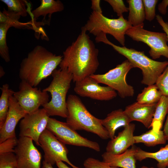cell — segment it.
<instances>
[{
	"label": "cell",
	"mask_w": 168,
	"mask_h": 168,
	"mask_svg": "<svg viewBox=\"0 0 168 168\" xmlns=\"http://www.w3.org/2000/svg\"><path fill=\"white\" fill-rule=\"evenodd\" d=\"M86 32L82 27L76 40L63 52L59 66L72 74L75 83L94 74L99 65V50Z\"/></svg>",
	"instance_id": "6da1fadb"
},
{
	"label": "cell",
	"mask_w": 168,
	"mask_h": 168,
	"mask_svg": "<svg viewBox=\"0 0 168 168\" xmlns=\"http://www.w3.org/2000/svg\"><path fill=\"white\" fill-rule=\"evenodd\" d=\"M63 56L57 55L38 45L28 54L20 63L19 76L34 87L50 75L59 66Z\"/></svg>",
	"instance_id": "7a4b0ae2"
},
{
	"label": "cell",
	"mask_w": 168,
	"mask_h": 168,
	"mask_svg": "<svg viewBox=\"0 0 168 168\" xmlns=\"http://www.w3.org/2000/svg\"><path fill=\"white\" fill-rule=\"evenodd\" d=\"M97 41L111 46L119 53L125 57L133 68L140 69L143 75L141 83L147 86L155 84L159 77L168 65V61H155L146 55L144 51H138L124 46L116 45L107 39L106 35L99 37Z\"/></svg>",
	"instance_id": "3957f363"
},
{
	"label": "cell",
	"mask_w": 168,
	"mask_h": 168,
	"mask_svg": "<svg viewBox=\"0 0 168 168\" xmlns=\"http://www.w3.org/2000/svg\"><path fill=\"white\" fill-rule=\"evenodd\" d=\"M68 115L66 123L75 130H83L98 135L103 139L110 138L108 132L102 124V119L92 115L80 98L70 94L66 101Z\"/></svg>",
	"instance_id": "277c9868"
},
{
	"label": "cell",
	"mask_w": 168,
	"mask_h": 168,
	"mask_svg": "<svg viewBox=\"0 0 168 168\" xmlns=\"http://www.w3.org/2000/svg\"><path fill=\"white\" fill-rule=\"evenodd\" d=\"M53 79L49 85L43 89L49 92L51 98L42 106L49 115L67 118L68 110L66 99L67 93L73 80L72 74L64 69H55L51 74Z\"/></svg>",
	"instance_id": "5b68a950"
},
{
	"label": "cell",
	"mask_w": 168,
	"mask_h": 168,
	"mask_svg": "<svg viewBox=\"0 0 168 168\" xmlns=\"http://www.w3.org/2000/svg\"><path fill=\"white\" fill-rule=\"evenodd\" d=\"M132 26L123 16L117 19H110L104 16L102 13L92 11L82 27L96 36L101 33L110 34L124 46L126 32Z\"/></svg>",
	"instance_id": "8992f818"
},
{
	"label": "cell",
	"mask_w": 168,
	"mask_h": 168,
	"mask_svg": "<svg viewBox=\"0 0 168 168\" xmlns=\"http://www.w3.org/2000/svg\"><path fill=\"white\" fill-rule=\"evenodd\" d=\"M133 67L127 59L114 68L103 74H93L90 76L99 83L109 86L115 91L122 98L133 96L134 93L133 88L126 81L128 72Z\"/></svg>",
	"instance_id": "52a82bcc"
},
{
	"label": "cell",
	"mask_w": 168,
	"mask_h": 168,
	"mask_svg": "<svg viewBox=\"0 0 168 168\" xmlns=\"http://www.w3.org/2000/svg\"><path fill=\"white\" fill-rule=\"evenodd\" d=\"M144 26H132L125 35L134 40L147 44L150 48L149 53L153 59L161 56L168 58V38L165 33L151 31L143 28Z\"/></svg>",
	"instance_id": "ba28073f"
},
{
	"label": "cell",
	"mask_w": 168,
	"mask_h": 168,
	"mask_svg": "<svg viewBox=\"0 0 168 168\" xmlns=\"http://www.w3.org/2000/svg\"><path fill=\"white\" fill-rule=\"evenodd\" d=\"M46 129L65 144L87 147L97 152L100 151V146L97 142L81 136L66 122L49 117Z\"/></svg>",
	"instance_id": "9c48e42d"
},
{
	"label": "cell",
	"mask_w": 168,
	"mask_h": 168,
	"mask_svg": "<svg viewBox=\"0 0 168 168\" xmlns=\"http://www.w3.org/2000/svg\"><path fill=\"white\" fill-rule=\"evenodd\" d=\"M13 96L27 114L35 111L49 101L48 92L33 87L24 81H21L19 90L14 91Z\"/></svg>",
	"instance_id": "30bf717a"
},
{
	"label": "cell",
	"mask_w": 168,
	"mask_h": 168,
	"mask_svg": "<svg viewBox=\"0 0 168 168\" xmlns=\"http://www.w3.org/2000/svg\"><path fill=\"white\" fill-rule=\"evenodd\" d=\"M39 142L44 152V161L46 162L53 166L58 162L64 161L72 168H81L69 161L67 157L68 150L65 144L47 129L40 136Z\"/></svg>",
	"instance_id": "8fae6325"
},
{
	"label": "cell",
	"mask_w": 168,
	"mask_h": 168,
	"mask_svg": "<svg viewBox=\"0 0 168 168\" xmlns=\"http://www.w3.org/2000/svg\"><path fill=\"white\" fill-rule=\"evenodd\" d=\"M49 116L43 108L27 114L20 121L19 137L31 138L36 145L40 146V136L46 128Z\"/></svg>",
	"instance_id": "7c38bea8"
},
{
	"label": "cell",
	"mask_w": 168,
	"mask_h": 168,
	"mask_svg": "<svg viewBox=\"0 0 168 168\" xmlns=\"http://www.w3.org/2000/svg\"><path fill=\"white\" fill-rule=\"evenodd\" d=\"M30 138L19 137L14 148L17 168H40L42 156Z\"/></svg>",
	"instance_id": "4fadbf2b"
},
{
	"label": "cell",
	"mask_w": 168,
	"mask_h": 168,
	"mask_svg": "<svg viewBox=\"0 0 168 168\" xmlns=\"http://www.w3.org/2000/svg\"><path fill=\"white\" fill-rule=\"evenodd\" d=\"M74 90L82 97L100 101L109 100L117 96L114 90L108 86L100 85L90 76L76 82Z\"/></svg>",
	"instance_id": "5bb4252c"
},
{
	"label": "cell",
	"mask_w": 168,
	"mask_h": 168,
	"mask_svg": "<svg viewBox=\"0 0 168 168\" xmlns=\"http://www.w3.org/2000/svg\"><path fill=\"white\" fill-rule=\"evenodd\" d=\"M26 114L13 95H11L9 98L7 117L3 125L0 128V143L9 138L16 137V125Z\"/></svg>",
	"instance_id": "9a60e30c"
},
{
	"label": "cell",
	"mask_w": 168,
	"mask_h": 168,
	"mask_svg": "<svg viewBox=\"0 0 168 168\" xmlns=\"http://www.w3.org/2000/svg\"><path fill=\"white\" fill-rule=\"evenodd\" d=\"M135 124L130 123L119 132L117 136L111 139L107 143L106 152L113 154H121L135 143L133 133Z\"/></svg>",
	"instance_id": "2e32d148"
},
{
	"label": "cell",
	"mask_w": 168,
	"mask_h": 168,
	"mask_svg": "<svg viewBox=\"0 0 168 168\" xmlns=\"http://www.w3.org/2000/svg\"><path fill=\"white\" fill-rule=\"evenodd\" d=\"M157 104H142L136 102L127 106L124 111L131 122H139L146 128H151Z\"/></svg>",
	"instance_id": "e0dca14e"
},
{
	"label": "cell",
	"mask_w": 168,
	"mask_h": 168,
	"mask_svg": "<svg viewBox=\"0 0 168 168\" xmlns=\"http://www.w3.org/2000/svg\"><path fill=\"white\" fill-rule=\"evenodd\" d=\"M132 147L120 154H113L105 152L102 155V161L110 166L136 168L135 155L138 147L134 145Z\"/></svg>",
	"instance_id": "ac0fdd59"
},
{
	"label": "cell",
	"mask_w": 168,
	"mask_h": 168,
	"mask_svg": "<svg viewBox=\"0 0 168 168\" xmlns=\"http://www.w3.org/2000/svg\"><path fill=\"white\" fill-rule=\"evenodd\" d=\"M130 122L124 110L122 109L113 111L101 120L102 125L108 132L111 139L115 137V131L119 128L122 127L124 128L128 125Z\"/></svg>",
	"instance_id": "d6986e66"
},
{
	"label": "cell",
	"mask_w": 168,
	"mask_h": 168,
	"mask_svg": "<svg viewBox=\"0 0 168 168\" xmlns=\"http://www.w3.org/2000/svg\"><path fill=\"white\" fill-rule=\"evenodd\" d=\"M135 157L136 160L140 161L147 158L154 159L158 162V168H166L168 166V144L154 152H146L138 147Z\"/></svg>",
	"instance_id": "ffe728a7"
},
{
	"label": "cell",
	"mask_w": 168,
	"mask_h": 168,
	"mask_svg": "<svg viewBox=\"0 0 168 168\" xmlns=\"http://www.w3.org/2000/svg\"><path fill=\"white\" fill-rule=\"evenodd\" d=\"M129 15L128 21L132 26H144L145 15L142 0H128Z\"/></svg>",
	"instance_id": "44dd1931"
},
{
	"label": "cell",
	"mask_w": 168,
	"mask_h": 168,
	"mask_svg": "<svg viewBox=\"0 0 168 168\" xmlns=\"http://www.w3.org/2000/svg\"><path fill=\"white\" fill-rule=\"evenodd\" d=\"M40 5L32 12L34 18H37L41 16H44L49 14L50 20L52 14L55 12H60L64 9L63 4L59 0H41Z\"/></svg>",
	"instance_id": "7402d4cb"
},
{
	"label": "cell",
	"mask_w": 168,
	"mask_h": 168,
	"mask_svg": "<svg viewBox=\"0 0 168 168\" xmlns=\"http://www.w3.org/2000/svg\"><path fill=\"white\" fill-rule=\"evenodd\" d=\"M135 143H142L146 146L154 147L166 143L167 140L163 130L156 131L151 129L138 136H134Z\"/></svg>",
	"instance_id": "603a6c76"
},
{
	"label": "cell",
	"mask_w": 168,
	"mask_h": 168,
	"mask_svg": "<svg viewBox=\"0 0 168 168\" xmlns=\"http://www.w3.org/2000/svg\"><path fill=\"white\" fill-rule=\"evenodd\" d=\"M168 114V96H162L157 103L151 127L159 131L161 129L164 121Z\"/></svg>",
	"instance_id": "cb8c5ba5"
},
{
	"label": "cell",
	"mask_w": 168,
	"mask_h": 168,
	"mask_svg": "<svg viewBox=\"0 0 168 168\" xmlns=\"http://www.w3.org/2000/svg\"><path fill=\"white\" fill-rule=\"evenodd\" d=\"M162 94L155 84L148 86L145 87L142 92L138 95L137 102L142 104L157 103L160 100Z\"/></svg>",
	"instance_id": "d4e9b609"
},
{
	"label": "cell",
	"mask_w": 168,
	"mask_h": 168,
	"mask_svg": "<svg viewBox=\"0 0 168 168\" xmlns=\"http://www.w3.org/2000/svg\"><path fill=\"white\" fill-rule=\"evenodd\" d=\"M2 93L0 98V128L4 124L8 113L10 96L13 95L14 91L9 88V85L6 83L0 88Z\"/></svg>",
	"instance_id": "484cf974"
},
{
	"label": "cell",
	"mask_w": 168,
	"mask_h": 168,
	"mask_svg": "<svg viewBox=\"0 0 168 168\" xmlns=\"http://www.w3.org/2000/svg\"><path fill=\"white\" fill-rule=\"evenodd\" d=\"M12 27L9 23L0 22V55L7 63L10 60L9 50L7 43L6 35L8 30Z\"/></svg>",
	"instance_id": "4316f807"
},
{
	"label": "cell",
	"mask_w": 168,
	"mask_h": 168,
	"mask_svg": "<svg viewBox=\"0 0 168 168\" xmlns=\"http://www.w3.org/2000/svg\"><path fill=\"white\" fill-rule=\"evenodd\" d=\"M7 5V11L20 17L27 15V2L25 0H1Z\"/></svg>",
	"instance_id": "83f0119b"
},
{
	"label": "cell",
	"mask_w": 168,
	"mask_h": 168,
	"mask_svg": "<svg viewBox=\"0 0 168 168\" xmlns=\"http://www.w3.org/2000/svg\"><path fill=\"white\" fill-rule=\"evenodd\" d=\"M20 17L5 8L2 12H0V22H6L10 23L12 26L17 28H21L25 27V24L21 23L19 21Z\"/></svg>",
	"instance_id": "f1b7e54d"
},
{
	"label": "cell",
	"mask_w": 168,
	"mask_h": 168,
	"mask_svg": "<svg viewBox=\"0 0 168 168\" xmlns=\"http://www.w3.org/2000/svg\"><path fill=\"white\" fill-rule=\"evenodd\" d=\"M155 84L162 96H168V65L159 77Z\"/></svg>",
	"instance_id": "f546056e"
},
{
	"label": "cell",
	"mask_w": 168,
	"mask_h": 168,
	"mask_svg": "<svg viewBox=\"0 0 168 168\" xmlns=\"http://www.w3.org/2000/svg\"><path fill=\"white\" fill-rule=\"evenodd\" d=\"M0 168H17L15 154L11 152L0 155Z\"/></svg>",
	"instance_id": "4dcf8cb0"
},
{
	"label": "cell",
	"mask_w": 168,
	"mask_h": 168,
	"mask_svg": "<svg viewBox=\"0 0 168 168\" xmlns=\"http://www.w3.org/2000/svg\"><path fill=\"white\" fill-rule=\"evenodd\" d=\"M142 1L145 10V19L151 21L156 16L155 7L158 0H143Z\"/></svg>",
	"instance_id": "1f68e13d"
},
{
	"label": "cell",
	"mask_w": 168,
	"mask_h": 168,
	"mask_svg": "<svg viewBox=\"0 0 168 168\" xmlns=\"http://www.w3.org/2000/svg\"><path fill=\"white\" fill-rule=\"evenodd\" d=\"M18 139L16 137L9 138L0 143V155L12 152L17 145Z\"/></svg>",
	"instance_id": "d6a6232c"
},
{
	"label": "cell",
	"mask_w": 168,
	"mask_h": 168,
	"mask_svg": "<svg viewBox=\"0 0 168 168\" xmlns=\"http://www.w3.org/2000/svg\"><path fill=\"white\" fill-rule=\"evenodd\" d=\"M83 166L84 168H119L109 166L106 162L95 158L89 157L85 160Z\"/></svg>",
	"instance_id": "836d02e7"
},
{
	"label": "cell",
	"mask_w": 168,
	"mask_h": 168,
	"mask_svg": "<svg viewBox=\"0 0 168 168\" xmlns=\"http://www.w3.org/2000/svg\"><path fill=\"white\" fill-rule=\"evenodd\" d=\"M112 7L114 12L116 13L119 17L123 16V14L128 11V8L126 7L122 0H105Z\"/></svg>",
	"instance_id": "e575fe53"
},
{
	"label": "cell",
	"mask_w": 168,
	"mask_h": 168,
	"mask_svg": "<svg viewBox=\"0 0 168 168\" xmlns=\"http://www.w3.org/2000/svg\"><path fill=\"white\" fill-rule=\"evenodd\" d=\"M156 17L157 22L167 35L168 38V22H165L163 20L162 17L160 15H157Z\"/></svg>",
	"instance_id": "d590c367"
},
{
	"label": "cell",
	"mask_w": 168,
	"mask_h": 168,
	"mask_svg": "<svg viewBox=\"0 0 168 168\" xmlns=\"http://www.w3.org/2000/svg\"><path fill=\"white\" fill-rule=\"evenodd\" d=\"M100 0H92L91 8L93 11L102 13V10L100 5Z\"/></svg>",
	"instance_id": "8d00e7d4"
},
{
	"label": "cell",
	"mask_w": 168,
	"mask_h": 168,
	"mask_svg": "<svg viewBox=\"0 0 168 168\" xmlns=\"http://www.w3.org/2000/svg\"><path fill=\"white\" fill-rule=\"evenodd\" d=\"M168 6V0H163L158 5L159 11L162 15H165L167 12V7Z\"/></svg>",
	"instance_id": "74e56055"
},
{
	"label": "cell",
	"mask_w": 168,
	"mask_h": 168,
	"mask_svg": "<svg viewBox=\"0 0 168 168\" xmlns=\"http://www.w3.org/2000/svg\"><path fill=\"white\" fill-rule=\"evenodd\" d=\"M163 131L167 140H168V114L164 127Z\"/></svg>",
	"instance_id": "f35d334b"
},
{
	"label": "cell",
	"mask_w": 168,
	"mask_h": 168,
	"mask_svg": "<svg viewBox=\"0 0 168 168\" xmlns=\"http://www.w3.org/2000/svg\"><path fill=\"white\" fill-rule=\"evenodd\" d=\"M56 165L58 168H70L63 161H59L56 163Z\"/></svg>",
	"instance_id": "ab89813d"
},
{
	"label": "cell",
	"mask_w": 168,
	"mask_h": 168,
	"mask_svg": "<svg viewBox=\"0 0 168 168\" xmlns=\"http://www.w3.org/2000/svg\"><path fill=\"white\" fill-rule=\"evenodd\" d=\"M52 166L50 164L43 161L42 162V168H53Z\"/></svg>",
	"instance_id": "60d3db41"
},
{
	"label": "cell",
	"mask_w": 168,
	"mask_h": 168,
	"mask_svg": "<svg viewBox=\"0 0 168 168\" xmlns=\"http://www.w3.org/2000/svg\"><path fill=\"white\" fill-rule=\"evenodd\" d=\"M5 72L3 68L0 66V77H2L5 74Z\"/></svg>",
	"instance_id": "b9f144b4"
},
{
	"label": "cell",
	"mask_w": 168,
	"mask_h": 168,
	"mask_svg": "<svg viewBox=\"0 0 168 168\" xmlns=\"http://www.w3.org/2000/svg\"><path fill=\"white\" fill-rule=\"evenodd\" d=\"M141 168H154L153 167H148L146 166H143L141 167Z\"/></svg>",
	"instance_id": "7bdbcfd3"
},
{
	"label": "cell",
	"mask_w": 168,
	"mask_h": 168,
	"mask_svg": "<svg viewBox=\"0 0 168 168\" xmlns=\"http://www.w3.org/2000/svg\"><path fill=\"white\" fill-rule=\"evenodd\" d=\"M167 168H168V166H167Z\"/></svg>",
	"instance_id": "ee69618b"
}]
</instances>
